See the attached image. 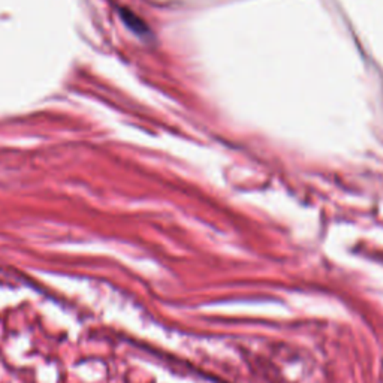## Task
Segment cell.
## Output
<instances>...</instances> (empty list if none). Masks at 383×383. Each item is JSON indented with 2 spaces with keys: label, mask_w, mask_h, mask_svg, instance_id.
<instances>
[{
  "label": "cell",
  "mask_w": 383,
  "mask_h": 383,
  "mask_svg": "<svg viewBox=\"0 0 383 383\" xmlns=\"http://www.w3.org/2000/svg\"><path fill=\"white\" fill-rule=\"evenodd\" d=\"M122 15H123L124 23H126L127 26H129L133 31H146V26H144L142 21L137 17V15H133L132 12L126 11V10L122 11Z\"/></svg>",
  "instance_id": "6da1fadb"
}]
</instances>
